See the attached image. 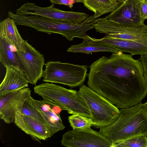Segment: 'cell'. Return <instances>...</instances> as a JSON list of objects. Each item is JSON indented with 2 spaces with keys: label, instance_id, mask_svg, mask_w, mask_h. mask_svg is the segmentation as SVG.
Wrapping results in <instances>:
<instances>
[{
  "label": "cell",
  "instance_id": "cell-20",
  "mask_svg": "<svg viewBox=\"0 0 147 147\" xmlns=\"http://www.w3.org/2000/svg\"><path fill=\"white\" fill-rule=\"evenodd\" d=\"M147 147V136H135L112 144V147Z\"/></svg>",
  "mask_w": 147,
  "mask_h": 147
},
{
  "label": "cell",
  "instance_id": "cell-11",
  "mask_svg": "<svg viewBox=\"0 0 147 147\" xmlns=\"http://www.w3.org/2000/svg\"><path fill=\"white\" fill-rule=\"evenodd\" d=\"M31 95V90L27 87L0 95V119L7 124L14 122L16 112L21 111Z\"/></svg>",
  "mask_w": 147,
  "mask_h": 147
},
{
  "label": "cell",
  "instance_id": "cell-3",
  "mask_svg": "<svg viewBox=\"0 0 147 147\" xmlns=\"http://www.w3.org/2000/svg\"><path fill=\"white\" fill-rule=\"evenodd\" d=\"M34 93L55 102L70 114H77L90 117L88 107L80 93L52 83L46 82L36 86Z\"/></svg>",
  "mask_w": 147,
  "mask_h": 147
},
{
  "label": "cell",
  "instance_id": "cell-23",
  "mask_svg": "<svg viewBox=\"0 0 147 147\" xmlns=\"http://www.w3.org/2000/svg\"><path fill=\"white\" fill-rule=\"evenodd\" d=\"M52 3L58 5H63L68 6L70 8L73 7L75 3H82L83 0H49Z\"/></svg>",
  "mask_w": 147,
  "mask_h": 147
},
{
  "label": "cell",
  "instance_id": "cell-1",
  "mask_svg": "<svg viewBox=\"0 0 147 147\" xmlns=\"http://www.w3.org/2000/svg\"><path fill=\"white\" fill-rule=\"evenodd\" d=\"M133 56L119 51L89 66L88 86L120 109L141 102L147 94L142 63Z\"/></svg>",
  "mask_w": 147,
  "mask_h": 147
},
{
  "label": "cell",
  "instance_id": "cell-2",
  "mask_svg": "<svg viewBox=\"0 0 147 147\" xmlns=\"http://www.w3.org/2000/svg\"><path fill=\"white\" fill-rule=\"evenodd\" d=\"M120 111L115 122L100 129L99 132L102 135L112 144L135 136H147L146 102L122 108Z\"/></svg>",
  "mask_w": 147,
  "mask_h": 147
},
{
  "label": "cell",
  "instance_id": "cell-8",
  "mask_svg": "<svg viewBox=\"0 0 147 147\" xmlns=\"http://www.w3.org/2000/svg\"><path fill=\"white\" fill-rule=\"evenodd\" d=\"M61 145L66 147H112L109 140L91 127L72 129L63 135Z\"/></svg>",
  "mask_w": 147,
  "mask_h": 147
},
{
  "label": "cell",
  "instance_id": "cell-27",
  "mask_svg": "<svg viewBox=\"0 0 147 147\" xmlns=\"http://www.w3.org/2000/svg\"><path fill=\"white\" fill-rule=\"evenodd\" d=\"M146 103H147V101H146Z\"/></svg>",
  "mask_w": 147,
  "mask_h": 147
},
{
  "label": "cell",
  "instance_id": "cell-21",
  "mask_svg": "<svg viewBox=\"0 0 147 147\" xmlns=\"http://www.w3.org/2000/svg\"><path fill=\"white\" fill-rule=\"evenodd\" d=\"M68 120L73 129H86L92 126L91 118L81 115L72 114L68 117Z\"/></svg>",
  "mask_w": 147,
  "mask_h": 147
},
{
  "label": "cell",
  "instance_id": "cell-14",
  "mask_svg": "<svg viewBox=\"0 0 147 147\" xmlns=\"http://www.w3.org/2000/svg\"><path fill=\"white\" fill-rule=\"evenodd\" d=\"M5 68V75L0 85V95L28 86L29 83L20 69L12 65Z\"/></svg>",
  "mask_w": 147,
  "mask_h": 147
},
{
  "label": "cell",
  "instance_id": "cell-4",
  "mask_svg": "<svg viewBox=\"0 0 147 147\" xmlns=\"http://www.w3.org/2000/svg\"><path fill=\"white\" fill-rule=\"evenodd\" d=\"M78 91L90 111L92 126L100 129L118 119L120 110L107 99L85 85L80 86Z\"/></svg>",
  "mask_w": 147,
  "mask_h": 147
},
{
  "label": "cell",
  "instance_id": "cell-7",
  "mask_svg": "<svg viewBox=\"0 0 147 147\" xmlns=\"http://www.w3.org/2000/svg\"><path fill=\"white\" fill-rule=\"evenodd\" d=\"M55 4L42 7L34 3L26 2L16 10V14L27 16H37L52 19L67 21L75 24H80L89 16L83 12L66 11L54 7Z\"/></svg>",
  "mask_w": 147,
  "mask_h": 147
},
{
  "label": "cell",
  "instance_id": "cell-9",
  "mask_svg": "<svg viewBox=\"0 0 147 147\" xmlns=\"http://www.w3.org/2000/svg\"><path fill=\"white\" fill-rule=\"evenodd\" d=\"M94 26L96 31L112 37L134 40H147V25L145 24L137 27L127 26L105 17L100 18Z\"/></svg>",
  "mask_w": 147,
  "mask_h": 147
},
{
  "label": "cell",
  "instance_id": "cell-6",
  "mask_svg": "<svg viewBox=\"0 0 147 147\" xmlns=\"http://www.w3.org/2000/svg\"><path fill=\"white\" fill-rule=\"evenodd\" d=\"M18 63L29 83L36 85L42 77L45 64L43 55L25 40L22 50H16Z\"/></svg>",
  "mask_w": 147,
  "mask_h": 147
},
{
  "label": "cell",
  "instance_id": "cell-18",
  "mask_svg": "<svg viewBox=\"0 0 147 147\" xmlns=\"http://www.w3.org/2000/svg\"><path fill=\"white\" fill-rule=\"evenodd\" d=\"M83 0L84 6L94 13L91 16L94 20L103 14L112 12L122 3L113 0Z\"/></svg>",
  "mask_w": 147,
  "mask_h": 147
},
{
  "label": "cell",
  "instance_id": "cell-22",
  "mask_svg": "<svg viewBox=\"0 0 147 147\" xmlns=\"http://www.w3.org/2000/svg\"><path fill=\"white\" fill-rule=\"evenodd\" d=\"M29 98L24 102L21 113L22 114L33 117L44 124V120L42 116L32 106L30 101Z\"/></svg>",
  "mask_w": 147,
  "mask_h": 147
},
{
  "label": "cell",
  "instance_id": "cell-19",
  "mask_svg": "<svg viewBox=\"0 0 147 147\" xmlns=\"http://www.w3.org/2000/svg\"><path fill=\"white\" fill-rule=\"evenodd\" d=\"M16 50L4 36L0 35V61L5 67L12 65L20 69Z\"/></svg>",
  "mask_w": 147,
  "mask_h": 147
},
{
  "label": "cell",
  "instance_id": "cell-15",
  "mask_svg": "<svg viewBox=\"0 0 147 147\" xmlns=\"http://www.w3.org/2000/svg\"><path fill=\"white\" fill-rule=\"evenodd\" d=\"M101 39L119 51L129 53L133 55L147 54V40H125L106 35Z\"/></svg>",
  "mask_w": 147,
  "mask_h": 147
},
{
  "label": "cell",
  "instance_id": "cell-24",
  "mask_svg": "<svg viewBox=\"0 0 147 147\" xmlns=\"http://www.w3.org/2000/svg\"><path fill=\"white\" fill-rule=\"evenodd\" d=\"M140 59L143 65V74L147 84V54L141 55Z\"/></svg>",
  "mask_w": 147,
  "mask_h": 147
},
{
  "label": "cell",
  "instance_id": "cell-5",
  "mask_svg": "<svg viewBox=\"0 0 147 147\" xmlns=\"http://www.w3.org/2000/svg\"><path fill=\"white\" fill-rule=\"evenodd\" d=\"M43 71V82L62 84L71 88L83 85L88 75L86 65L50 61L46 63Z\"/></svg>",
  "mask_w": 147,
  "mask_h": 147
},
{
  "label": "cell",
  "instance_id": "cell-13",
  "mask_svg": "<svg viewBox=\"0 0 147 147\" xmlns=\"http://www.w3.org/2000/svg\"><path fill=\"white\" fill-rule=\"evenodd\" d=\"M16 125L34 140L40 142V140H46L51 137L50 133L42 122L30 116L16 112L14 121Z\"/></svg>",
  "mask_w": 147,
  "mask_h": 147
},
{
  "label": "cell",
  "instance_id": "cell-10",
  "mask_svg": "<svg viewBox=\"0 0 147 147\" xmlns=\"http://www.w3.org/2000/svg\"><path fill=\"white\" fill-rule=\"evenodd\" d=\"M142 0H126L105 18L111 21L131 27H137L145 24L141 11Z\"/></svg>",
  "mask_w": 147,
  "mask_h": 147
},
{
  "label": "cell",
  "instance_id": "cell-25",
  "mask_svg": "<svg viewBox=\"0 0 147 147\" xmlns=\"http://www.w3.org/2000/svg\"><path fill=\"white\" fill-rule=\"evenodd\" d=\"M141 11L144 19H147V0H142L141 6Z\"/></svg>",
  "mask_w": 147,
  "mask_h": 147
},
{
  "label": "cell",
  "instance_id": "cell-26",
  "mask_svg": "<svg viewBox=\"0 0 147 147\" xmlns=\"http://www.w3.org/2000/svg\"><path fill=\"white\" fill-rule=\"evenodd\" d=\"M116 1L118 2L121 3H123L126 0H113Z\"/></svg>",
  "mask_w": 147,
  "mask_h": 147
},
{
  "label": "cell",
  "instance_id": "cell-16",
  "mask_svg": "<svg viewBox=\"0 0 147 147\" xmlns=\"http://www.w3.org/2000/svg\"><path fill=\"white\" fill-rule=\"evenodd\" d=\"M69 52L80 53L89 54L92 53L107 52L112 53L119 51L113 47L102 40L90 37L89 39L84 40L82 43L71 46L67 50Z\"/></svg>",
  "mask_w": 147,
  "mask_h": 147
},
{
  "label": "cell",
  "instance_id": "cell-17",
  "mask_svg": "<svg viewBox=\"0 0 147 147\" xmlns=\"http://www.w3.org/2000/svg\"><path fill=\"white\" fill-rule=\"evenodd\" d=\"M13 20L9 17L0 22V35L4 36L8 42L17 50H22L24 40L21 37Z\"/></svg>",
  "mask_w": 147,
  "mask_h": 147
},
{
  "label": "cell",
  "instance_id": "cell-12",
  "mask_svg": "<svg viewBox=\"0 0 147 147\" xmlns=\"http://www.w3.org/2000/svg\"><path fill=\"white\" fill-rule=\"evenodd\" d=\"M32 106L42 116L44 124L50 132L51 136L59 131L63 130L65 126L60 116L63 107L58 103L47 99L37 100L31 96L29 98Z\"/></svg>",
  "mask_w": 147,
  "mask_h": 147
}]
</instances>
